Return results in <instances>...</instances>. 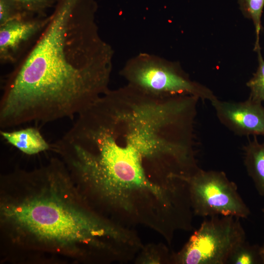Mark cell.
Instances as JSON below:
<instances>
[{
    "instance_id": "6da1fadb",
    "label": "cell",
    "mask_w": 264,
    "mask_h": 264,
    "mask_svg": "<svg viewBox=\"0 0 264 264\" xmlns=\"http://www.w3.org/2000/svg\"><path fill=\"white\" fill-rule=\"evenodd\" d=\"M77 116L57 145L93 171L166 182L199 168L193 123L173 98L125 86L110 89Z\"/></svg>"
},
{
    "instance_id": "7a4b0ae2",
    "label": "cell",
    "mask_w": 264,
    "mask_h": 264,
    "mask_svg": "<svg viewBox=\"0 0 264 264\" xmlns=\"http://www.w3.org/2000/svg\"><path fill=\"white\" fill-rule=\"evenodd\" d=\"M94 0H57L49 21L7 77L0 127L73 119L109 89L113 51L100 36Z\"/></svg>"
},
{
    "instance_id": "3957f363",
    "label": "cell",
    "mask_w": 264,
    "mask_h": 264,
    "mask_svg": "<svg viewBox=\"0 0 264 264\" xmlns=\"http://www.w3.org/2000/svg\"><path fill=\"white\" fill-rule=\"evenodd\" d=\"M2 229L13 243L70 256L124 261L137 242L88 205L64 162L3 176Z\"/></svg>"
},
{
    "instance_id": "277c9868",
    "label": "cell",
    "mask_w": 264,
    "mask_h": 264,
    "mask_svg": "<svg viewBox=\"0 0 264 264\" xmlns=\"http://www.w3.org/2000/svg\"><path fill=\"white\" fill-rule=\"evenodd\" d=\"M120 74L128 85L153 95H190L210 102L217 98L209 88L191 79L178 62L152 54L132 57Z\"/></svg>"
},
{
    "instance_id": "5b68a950",
    "label": "cell",
    "mask_w": 264,
    "mask_h": 264,
    "mask_svg": "<svg viewBox=\"0 0 264 264\" xmlns=\"http://www.w3.org/2000/svg\"><path fill=\"white\" fill-rule=\"evenodd\" d=\"M204 220L182 249L172 254V264H227L233 250L246 241L240 218L215 216Z\"/></svg>"
},
{
    "instance_id": "8992f818",
    "label": "cell",
    "mask_w": 264,
    "mask_h": 264,
    "mask_svg": "<svg viewBox=\"0 0 264 264\" xmlns=\"http://www.w3.org/2000/svg\"><path fill=\"white\" fill-rule=\"evenodd\" d=\"M187 182L195 216L245 219L250 215V211L239 194L237 186L224 172L200 168Z\"/></svg>"
},
{
    "instance_id": "52a82bcc",
    "label": "cell",
    "mask_w": 264,
    "mask_h": 264,
    "mask_svg": "<svg viewBox=\"0 0 264 264\" xmlns=\"http://www.w3.org/2000/svg\"><path fill=\"white\" fill-rule=\"evenodd\" d=\"M217 117L220 122L240 136L264 137V107L262 103L248 98L242 102L212 101Z\"/></svg>"
},
{
    "instance_id": "ba28073f",
    "label": "cell",
    "mask_w": 264,
    "mask_h": 264,
    "mask_svg": "<svg viewBox=\"0 0 264 264\" xmlns=\"http://www.w3.org/2000/svg\"><path fill=\"white\" fill-rule=\"evenodd\" d=\"M49 16H24L0 25V60L2 63L17 62L22 50L38 37Z\"/></svg>"
},
{
    "instance_id": "9c48e42d",
    "label": "cell",
    "mask_w": 264,
    "mask_h": 264,
    "mask_svg": "<svg viewBox=\"0 0 264 264\" xmlns=\"http://www.w3.org/2000/svg\"><path fill=\"white\" fill-rule=\"evenodd\" d=\"M0 134L9 144L28 155L36 154L51 148V145L37 128L27 127L13 131L1 129Z\"/></svg>"
},
{
    "instance_id": "30bf717a",
    "label": "cell",
    "mask_w": 264,
    "mask_h": 264,
    "mask_svg": "<svg viewBox=\"0 0 264 264\" xmlns=\"http://www.w3.org/2000/svg\"><path fill=\"white\" fill-rule=\"evenodd\" d=\"M243 161L248 176L258 193L264 197V142L260 143L257 136L243 146Z\"/></svg>"
},
{
    "instance_id": "8fae6325",
    "label": "cell",
    "mask_w": 264,
    "mask_h": 264,
    "mask_svg": "<svg viewBox=\"0 0 264 264\" xmlns=\"http://www.w3.org/2000/svg\"><path fill=\"white\" fill-rule=\"evenodd\" d=\"M238 3L242 15L253 22L256 37L254 50L256 52L261 48L259 41L264 0H238Z\"/></svg>"
},
{
    "instance_id": "7c38bea8",
    "label": "cell",
    "mask_w": 264,
    "mask_h": 264,
    "mask_svg": "<svg viewBox=\"0 0 264 264\" xmlns=\"http://www.w3.org/2000/svg\"><path fill=\"white\" fill-rule=\"evenodd\" d=\"M227 264H263L261 246L246 241L239 244L230 255Z\"/></svg>"
},
{
    "instance_id": "4fadbf2b",
    "label": "cell",
    "mask_w": 264,
    "mask_h": 264,
    "mask_svg": "<svg viewBox=\"0 0 264 264\" xmlns=\"http://www.w3.org/2000/svg\"><path fill=\"white\" fill-rule=\"evenodd\" d=\"M172 254L164 245L143 246L136 262L142 264H172Z\"/></svg>"
},
{
    "instance_id": "5bb4252c",
    "label": "cell",
    "mask_w": 264,
    "mask_h": 264,
    "mask_svg": "<svg viewBox=\"0 0 264 264\" xmlns=\"http://www.w3.org/2000/svg\"><path fill=\"white\" fill-rule=\"evenodd\" d=\"M258 66L253 76L246 83L250 89L249 98L257 102H264V60L261 48L256 51Z\"/></svg>"
},
{
    "instance_id": "9a60e30c",
    "label": "cell",
    "mask_w": 264,
    "mask_h": 264,
    "mask_svg": "<svg viewBox=\"0 0 264 264\" xmlns=\"http://www.w3.org/2000/svg\"><path fill=\"white\" fill-rule=\"evenodd\" d=\"M19 9L32 16H44L45 11L55 6L57 0H12Z\"/></svg>"
},
{
    "instance_id": "2e32d148",
    "label": "cell",
    "mask_w": 264,
    "mask_h": 264,
    "mask_svg": "<svg viewBox=\"0 0 264 264\" xmlns=\"http://www.w3.org/2000/svg\"><path fill=\"white\" fill-rule=\"evenodd\" d=\"M24 16H32L22 12L12 0H0V25Z\"/></svg>"
},
{
    "instance_id": "e0dca14e",
    "label": "cell",
    "mask_w": 264,
    "mask_h": 264,
    "mask_svg": "<svg viewBox=\"0 0 264 264\" xmlns=\"http://www.w3.org/2000/svg\"><path fill=\"white\" fill-rule=\"evenodd\" d=\"M263 212L264 213V209H263ZM261 255L263 260V264H264V243L261 246Z\"/></svg>"
}]
</instances>
